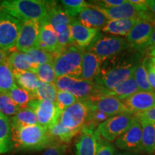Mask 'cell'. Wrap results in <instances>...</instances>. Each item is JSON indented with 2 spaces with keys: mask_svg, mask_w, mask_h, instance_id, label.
Returning a JSON list of instances; mask_svg holds the SVG:
<instances>
[{
  "mask_svg": "<svg viewBox=\"0 0 155 155\" xmlns=\"http://www.w3.org/2000/svg\"><path fill=\"white\" fill-rule=\"evenodd\" d=\"M142 53L129 49L102 62L99 74L94 82L108 90H113L121 83L132 78Z\"/></svg>",
  "mask_w": 155,
  "mask_h": 155,
  "instance_id": "cell-1",
  "label": "cell"
},
{
  "mask_svg": "<svg viewBox=\"0 0 155 155\" xmlns=\"http://www.w3.org/2000/svg\"><path fill=\"white\" fill-rule=\"evenodd\" d=\"M0 9L23 23L28 21H48L49 1L5 0L0 2Z\"/></svg>",
  "mask_w": 155,
  "mask_h": 155,
  "instance_id": "cell-2",
  "label": "cell"
},
{
  "mask_svg": "<svg viewBox=\"0 0 155 155\" xmlns=\"http://www.w3.org/2000/svg\"><path fill=\"white\" fill-rule=\"evenodd\" d=\"M14 147L19 150L40 151L45 150L55 140L45 128L39 124L28 127L12 128Z\"/></svg>",
  "mask_w": 155,
  "mask_h": 155,
  "instance_id": "cell-3",
  "label": "cell"
},
{
  "mask_svg": "<svg viewBox=\"0 0 155 155\" xmlns=\"http://www.w3.org/2000/svg\"><path fill=\"white\" fill-rule=\"evenodd\" d=\"M54 83L58 90L68 92L78 100L94 101L104 97V88L98 86L94 81L61 76L56 78Z\"/></svg>",
  "mask_w": 155,
  "mask_h": 155,
  "instance_id": "cell-4",
  "label": "cell"
},
{
  "mask_svg": "<svg viewBox=\"0 0 155 155\" xmlns=\"http://www.w3.org/2000/svg\"><path fill=\"white\" fill-rule=\"evenodd\" d=\"M84 49L71 45L55 55L53 61L56 78L69 76L80 78L82 73V61Z\"/></svg>",
  "mask_w": 155,
  "mask_h": 155,
  "instance_id": "cell-5",
  "label": "cell"
},
{
  "mask_svg": "<svg viewBox=\"0 0 155 155\" xmlns=\"http://www.w3.org/2000/svg\"><path fill=\"white\" fill-rule=\"evenodd\" d=\"M130 48L127 39L119 36H105L94 42L87 48V52L97 55L104 62Z\"/></svg>",
  "mask_w": 155,
  "mask_h": 155,
  "instance_id": "cell-6",
  "label": "cell"
},
{
  "mask_svg": "<svg viewBox=\"0 0 155 155\" xmlns=\"http://www.w3.org/2000/svg\"><path fill=\"white\" fill-rule=\"evenodd\" d=\"M134 115L123 114L116 115L100 124L97 128V133L108 142L116 140L124 134L134 121Z\"/></svg>",
  "mask_w": 155,
  "mask_h": 155,
  "instance_id": "cell-7",
  "label": "cell"
},
{
  "mask_svg": "<svg viewBox=\"0 0 155 155\" xmlns=\"http://www.w3.org/2000/svg\"><path fill=\"white\" fill-rule=\"evenodd\" d=\"M88 114L86 101L78 100L62 112L59 121L65 127L79 132L86 126Z\"/></svg>",
  "mask_w": 155,
  "mask_h": 155,
  "instance_id": "cell-8",
  "label": "cell"
},
{
  "mask_svg": "<svg viewBox=\"0 0 155 155\" xmlns=\"http://www.w3.org/2000/svg\"><path fill=\"white\" fill-rule=\"evenodd\" d=\"M22 23L0 9V49L9 51L16 46Z\"/></svg>",
  "mask_w": 155,
  "mask_h": 155,
  "instance_id": "cell-9",
  "label": "cell"
},
{
  "mask_svg": "<svg viewBox=\"0 0 155 155\" xmlns=\"http://www.w3.org/2000/svg\"><path fill=\"white\" fill-rule=\"evenodd\" d=\"M154 27L146 19L139 18L127 36V40L131 49L143 53L149 48L150 38Z\"/></svg>",
  "mask_w": 155,
  "mask_h": 155,
  "instance_id": "cell-10",
  "label": "cell"
},
{
  "mask_svg": "<svg viewBox=\"0 0 155 155\" xmlns=\"http://www.w3.org/2000/svg\"><path fill=\"white\" fill-rule=\"evenodd\" d=\"M28 107L33 110L39 124L47 130H49L59 121L62 114L55 103L47 101L33 99L31 101Z\"/></svg>",
  "mask_w": 155,
  "mask_h": 155,
  "instance_id": "cell-11",
  "label": "cell"
},
{
  "mask_svg": "<svg viewBox=\"0 0 155 155\" xmlns=\"http://www.w3.org/2000/svg\"><path fill=\"white\" fill-rule=\"evenodd\" d=\"M41 26L40 21H28L22 24L17 38V51L26 53L34 48H39V35Z\"/></svg>",
  "mask_w": 155,
  "mask_h": 155,
  "instance_id": "cell-12",
  "label": "cell"
},
{
  "mask_svg": "<svg viewBox=\"0 0 155 155\" xmlns=\"http://www.w3.org/2000/svg\"><path fill=\"white\" fill-rule=\"evenodd\" d=\"M69 29L75 45L82 49L90 47L101 36L99 30L85 27L75 19L71 20Z\"/></svg>",
  "mask_w": 155,
  "mask_h": 155,
  "instance_id": "cell-13",
  "label": "cell"
},
{
  "mask_svg": "<svg viewBox=\"0 0 155 155\" xmlns=\"http://www.w3.org/2000/svg\"><path fill=\"white\" fill-rule=\"evenodd\" d=\"M121 101L131 115L143 113L155 107V92L138 91Z\"/></svg>",
  "mask_w": 155,
  "mask_h": 155,
  "instance_id": "cell-14",
  "label": "cell"
},
{
  "mask_svg": "<svg viewBox=\"0 0 155 155\" xmlns=\"http://www.w3.org/2000/svg\"><path fill=\"white\" fill-rule=\"evenodd\" d=\"M141 133L140 121L135 118L129 129L116 139V146L122 150L134 152L141 150Z\"/></svg>",
  "mask_w": 155,
  "mask_h": 155,
  "instance_id": "cell-15",
  "label": "cell"
},
{
  "mask_svg": "<svg viewBox=\"0 0 155 155\" xmlns=\"http://www.w3.org/2000/svg\"><path fill=\"white\" fill-rule=\"evenodd\" d=\"M86 101L89 109L96 110L106 114L109 117L123 114H131L121 101L116 97L104 96L94 101Z\"/></svg>",
  "mask_w": 155,
  "mask_h": 155,
  "instance_id": "cell-16",
  "label": "cell"
},
{
  "mask_svg": "<svg viewBox=\"0 0 155 155\" xmlns=\"http://www.w3.org/2000/svg\"><path fill=\"white\" fill-rule=\"evenodd\" d=\"M94 5L98 10L101 12L108 20L140 18L142 13L144 12L141 10L135 5L131 3L129 0H127V2L123 5L112 8H103L97 5Z\"/></svg>",
  "mask_w": 155,
  "mask_h": 155,
  "instance_id": "cell-17",
  "label": "cell"
},
{
  "mask_svg": "<svg viewBox=\"0 0 155 155\" xmlns=\"http://www.w3.org/2000/svg\"><path fill=\"white\" fill-rule=\"evenodd\" d=\"M39 48L55 55L63 50L58 44L57 33L48 21L41 22L39 35Z\"/></svg>",
  "mask_w": 155,
  "mask_h": 155,
  "instance_id": "cell-18",
  "label": "cell"
},
{
  "mask_svg": "<svg viewBox=\"0 0 155 155\" xmlns=\"http://www.w3.org/2000/svg\"><path fill=\"white\" fill-rule=\"evenodd\" d=\"M94 127H85L75 144L76 155H96L98 134Z\"/></svg>",
  "mask_w": 155,
  "mask_h": 155,
  "instance_id": "cell-19",
  "label": "cell"
},
{
  "mask_svg": "<svg viewBox=\"0 0 155 155\" xmlns=\"http://www.w3.org/2000/svg\"><path fill=\"white\" fill-rule=\"evenodd\" d=\"M72 19L64 12L59 3L57 2L49 1L48 22L53 27L56 33H62L68 28Z\"/></svg>",
  "mask_w": 155,
  "mask_h": 155,
  "instance_id": "cell-20",
  "label": "cell"
},
{
  "mask_svg": "<svg viewBox=\"0 0 155 155\" xmlns=\"http://www.w3.org/2000/svg\"><path fill=\"white\" fill-rule=\"evenodd\" d=\"M78 17L79 22L85 27L98 30H102L108 21L107 18L101 12L98 10L92 4H88Z\"/></svg>",
  "mask_w": 155,
  "mask_h": 155,
  "instance_id": "cell-21",
  "label": "cell"
},
{
  "mask_svg": "<svg viewBox=\"0 0 155 155\" xmlns=\"http://www.w3.org/2000/svg\"><path fill=\"white\" fill-rule=\"evenodd\" d=\"M102 61L101 58L91 53L86 51L82 61V73L80 78L94 81L99 74Z\"/></svg>",
  "mask_w": 155,
  "mask_h": 155,
  "instance_id": "cell-22",
  "label": "cell"
},
{
  "mask_svg": "<svg viewBox=\"0 0 155 155\" xmlns=\"http://www.w3.org/2000/svg\"><path fill=\"white\" fill-rule=\"evenodd\" d=\"M7 63L13 73L32 71L35 73L37 67L34 65L30 57L25 53L15 51L9 54L7 59Z\"/></svg>",
  "mask_w": 155,
  "mask_h": 155,
  "instance_id": "cell-23",
  "label": "cell"
},
{
  "mask_svg": "<svg viewBox=\"0 0 155 155\" xmlns=\"http://www.w3.org/2000/svg\"><path fill=\"white\" fill-rule=\"evenodd\" d=\"M138 19L139 18L108 20L101 30L114 35L127 36Z\"/></svg>",
  "mask_w": 155,
  "mask_h": 155,
  "instance_id": "cell-24",
  "label": "cell"
},
{
  "mask_svg": "<svg viewBox=\"0 0 155 155\" xmlns=\"http://www.w3.org/2000/svg\"><path fill=\"white\" fill-rule=\"evenodd\" d=\"M13 147L10 121L8 117L0 112V154L8 153Z\"/></svg>",
  "mask_w": 155,
  "mask_h": 155,
  "instance_id": "cell-25",
  "label": "cell"
},
{
  "mask_svg": "<svg viewBox=\"0 0 155 155\" xmlns=\"http://www.w3.org/2000/svg\"><path fill=\"white\" fill-rule=\"evenodd\" d=\"M138 91H139V88L133 76L121 83L113 90L104 88V96H114L122 101Z\"/></svg>",
  "mask_w": 155,
  "mask_h": 155,
  "instance_id": "cell-26",
  "label": "cell"
},
{
  "mask_svg": "<svg viewBox=\"0 0 155 155\" xmlns=\"http://www.w3.org/2000/svg\"><path fill=\"white\" fill-rule=\"evenodd\" d=\"M141 125V150L152 154L155 152V124L140 121Z\"/></svg>",
  "mask_w": 155,
  "mask_h": 155,
  "instance_id": "cell-27",
  "label": "cell"
},
{
  "mask_svg": "<svg viewBox=\"0 0 155 155\" xmlns=\"http://www.w3.org/2000/svg\"><path fill=\"white\" fill-rule=\"evenodd\" d=\"M13 74L17 86L30 92L34 96L40 83V80L36 73L32 71H24L13 73Z\"/></svg>",
  "mask_w": 155,
  "mask_h": 155,
  "instance_id": "cell-28",
  "label": "cell"
},
{
  "mask_svg": "<svg viewBox=\"0 0 155 155\" xmlns=\"http://www.w3.org/2000/svg\"><path fill=\"white\" fill-rule=\"evenodd\" d=\"M12 128H18L38 124L36 114L32 108L27 107L22 108L18 113L9 119Z\"/></svg>",
  "mask_w": 155,
  "mask_h": 155,
  "instance_id": "cell-29",
  "label": "cell"
},
{
  "mask_svg": "<svg viewBox=\"0 0 155 155\" xmlns=\"http://www.w3.org/2000/svg\"><path fill=\"white\" fill-rule=\"evenodd\" d=\"M58 91L55 83H47L40 81L34 95L35 99L55 103Z\"/></svg>",
  "mask_w": 155,
  "mask_h": 155,
  "instance_id": "cell-30",
  "label": "cell"
},
{
  "mask_svg": "<svg viewBox=\"0 0 155 155\" xmlns=\"http://www.w3.org/2000/svg\"><path fill=\"white\" fill-rule=\"evenodd\" d=\"M5 94L8 95L20 108H27L31 101L35 99L33 95L20 88L17 85Z\"/></svg>",
  "mask_w": 155,
  "mask_h": 155,
  "instance_id": "cell-31",
  "label": "cell"
},
{
  "mask_svg": "<svg viewBox=\"0 0 155 155\" xmlns=\"http://www.w3.org/2000/svg\"><path fill=\"white\" fill-rule=\"evenodd\" d=\"M16 85L14 74L7 62L0 64V93H7Z\"/></svg>",
  "mask_w": 155,
  "mask_h": 155,
  "instance_id": "cell-32",
  "label": "cell"
},
{
  "mask_svg": "<svg viewBox=\"0 0 155 155\" xmlns=\"http://www.w3.org/2000/svg\"><path fill=\"white\" fill-rule=\"evenodd\" d=\"M48 132L55 140H58L61 142H69L75 134H77L78 131L71 130L65 127L62 124L58 121L53 127L50 128Z\"/></svg>",
  "mask_w": 155,
  "mask_h": 155,
  "instance_id": "cell-33",
  "label": "cell"
},
{
  "mask_svg": "<svg viewBox=\"0 0 155 155\" xmlns=\"http://www.w3.org/2000/svg\"><path fill=\"white\" fill-rule=\"evenodd\" d=\"M134 78L137 83L139 91H146L151 92L153 91L152 88H151L150 83L148 81L147 77V72L146 66H145V61L143 59L136 69Z\"/></svg>",
  "mask_w": 155,
  "mask_h": 155,
  "instance_id": "cell-34",
  "label": "cell"
},
{
  "mask_svg": "<svg viewBox=\"0 0 155 155\" xmlns=\"http://www.w3.org/2000/svg\"><path fill=\"white\" fill-rule=\"evenodd\" d=\"M59 2L64 12L72 19L78 16L83 8L88 5L83 0H62Z\"/></svg>",
  "mask_w": 155,
  "mask_h": 155,
  "instance_id": "cell-35",
  "label": "cell"
},
{
  "mask_svg": "<svg viewBox=\"0 0 155 155\" xmlns=\"http://www.w3.org/2000/svg\"><path fill=\"white\" fill-rule=\"evenodd\" d=\"M25 53L30 57L31 61L36 66L45 63H53L55 57V55L54 54L48 53L40 48L31 49Z\"/></svg>",
  "mask_w": 155,
  "mask_h": 155,
  "instance_id": "cell-36",
  "label": "cell"
},
{
  "mask_svg": "<svg viewBox=\"0 0 155 155\" xmlns=\"http://www.w3.org/2000/svg\"><path fill=\"white\" fill-rule=\"evenodd\" d=\"M20 108L8 95L0 93V112L7 117H12L18 113Z\"/></svg>",
  "mask_w": 155,
  "mask_h": 155,
  "instance_id": "cell-37",
  "label": "cell"
},
{
  "mask_svg": "<svg viewBox=\"0 0 155 155\" xmlns=\"http://www.w3.org/2000/svg\"><path fill=\"white\" fill-rule=\"evenodd\" d=\"M35 73L38 75L39 80L47 83H54L56 79V75L53 63H45L37 67Z\"/></svg>",
  "mask_w": 155,
  "mask_h": 155,
  "instance_id": "cell-38",
  "label": "cell"
},
{
  "mask_svg": "<svg viewBox=\"0 0 155 155\" xmlns=\"http://www.w3.org/2000/svg\"><path fill=\"white\" fill-rule=\"evenodd\" d=\"M78 101V99L73 94L64 91H58L55 104L61 112H63L69 106H72Z\"/></svg>",
  "mask_w": 155,
  "mask_h": 155,
  "instance_id": "cell-39",
  "label": "cell"
},
{
  "mask_svg": "<svg viewBox=\"0 0 155 155\" xmlns=\"http://www.w3.org/2000/svg\"><path fill=\"white\" fill-rule=\"evenodd\" d=\"M114 152L115 149L113 145L107 141L102 140L100 135L98 134V147L96 155H114Z\"/></svg>",
  "mask_w": 155,
  "mask_h": 155,
  "instance_id": "cell-40",
  "label": "cell"
},
{
  "mask_svg": "<svg viewBox=\"0 0 155 155\" xmlns=\"http://www.w3.org/2000/svg\"><path fill=\"white\" fill-rule=\"evenodd\" d=\"M66 152V145L59 141H55L40 155H65Z\"/></svg>",
  "mask_w": 155,
  "mask_h": 155,
  "instance_id": "cell-41",
  "label": "cell"
},
{
  "mask_svg": "<svg viewBox=\"0 0 155 155\" xmlns=\"http://www.w3.org/2000/svg\"><path fill=\"white\" fill-rule=\"evenodd\" d=\"M57 35L58 44H59L60 47H61L62 49H64V48L69 47V46L71 45H75L72 36H71L69 27L68 28H67L66 30L62 32V33Z\"/></svg>",
  "mask_w": 155,
  "mask_h": 155,
  "instance_id": "cell-42",
  "label": "cell"
},
{
  "mask_svg": "<svg viewBox=\"0 0 155 155\" xmlns=\"http://www.w3.org/2000/svg\"><path fill=\"white\" fill-rule=\"evenodd\" d=\"M145 66H146L148 81L153 91L155 92V70L153 68L150 58H144Z\"/></svg>",
  "mask_w": 155,
  "mask_h": 155,
  "instance_id": "cell-43",
  "label": "cell"
},
{
  "mask_svg": "<svg viewBox=\"0 0 155 155\" xmlns=\"http://www.w3.org/2000/svg\"><path fill=\"white\" fill-rule=\"evenodd\" d=\"M134 116L139 121L151 122L155 124V107L147 110L143 113L134 114Z\"/></svg>",
  "mask_w": 155,
  "mask_h": 155,
  "instance_id": "cell-44",
  "label": "cell"
},
{
  "mask_svg": "<svg viewBox=\"0 0 155 155\" xmlns=\"http://www.w3.org/2000/svg\"><path fill=\"white\" fill-rule=\"evenodd\" d=\"M127 0H98L93 1L92 4L103 8H112L124 4Z\"/></svg>",
  "mask_w": 155,
  "mask_h": 155,
  "instance_id": "cell-45",
  "label": "cell"
},
{
  "mask_svg": "<svg viewBox=\"0 0 155 155\" xmlns=\"http://www.w3.org/2000/svg\"><path fill=\"white\" fill-rule=\"evenodd\" d=\"M9 54L10 53H9V51L0 49V64L5 63L7 61V59Z\"/></svg>",
  "mask_w": 155,
  "mask_h": 155,
  "instance_id": "cell-46",
  "label": "cell"
},
{
  "mask_svg": "<svg viewBox=\"0 0 155 155\" xmlns=\"http://www.w3.org/2000/svg\"><path fill=\"white\" fill-rule=\"evenodd\" d=\"M149 11L155 16V0H147Z\"/></svg>",
  "mask_w": 155,
  "mask_h": 155,
  "instance_id": "cell-47",
  "label": "cell"
},
{
  "mask_svg": "<svg viewBox=\"0 0 155 155\" xmlns=\"http://www.w3.org/2000/svg\"><path fill=\"white\" fill-rule=\"evenodd\" d=\"M147 53L148 54L150 57L155 58V46H150L146 50Z\"/></svg>",
  "mask_w": 155,
  "mask_h": 155,
  "instance_id": "cell-48",
  "label": "cell"
},
{
  "mask_svg": "<svg viewBox=\"0 0 155 155\" xmlns=\"http://www.w3.org/2000/svg\"><path fill=\"white\" fill-rule=\"evenodd\" d=\"M150 46H155V28L150 38V43H149V47H150Z\"/></svg>",
  "mask_w": 155,
  "mask_h": 155,
  "instance_id": "cell-49",
  "label": "cell"
},
{
  "mask_svg": "<svg viewBox=\"0 0 155 155\" xmlns=\"http://www.w3.org/2000/svg\"><path fill=\"white\" fill-rule=\"evenodd\" d=\"M150 61L151 63H152V65L153 68H154V70H155V58H153V57H150Z\"/></svg>",
  "mask_w": 155,
  "mask_h": 155,
  "instance_id": "cell-50",
  "label": "cell"
},
{
  "mask_svg": "<svg viewBox=\"0 0 155 155\" xmlns=\"http://www.w3.org/2000/svg\"><path fill=\"white\" fill-rule=\"evenodd\" d=\"M116 155H132V154H131V153L124 152V153H118V154H116Z\"/></svg>",
  "mask_w": 155,
  "mask_h": 155,
  "instance_id": "cell-51",
  "label": "cell"
}]
</instances>
